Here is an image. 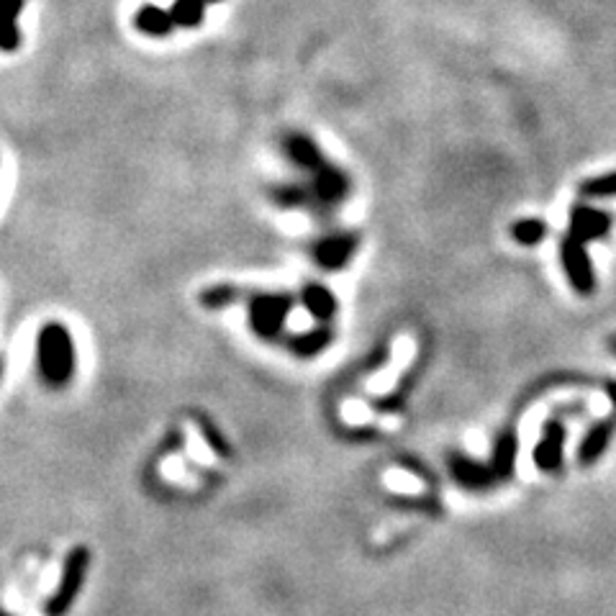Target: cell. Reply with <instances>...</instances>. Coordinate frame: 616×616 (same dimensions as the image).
<instances>
[{"mask_svg": "<svg viewBox=\"0 0 616 616\" xmlns=\"http://www.w3.org/2000/svg\"><path fill=\"white\" fill-rule=\"evenodd\" d=\"M75 339L62 321H47L36 334V365L49 385H65L75 375Z\"/></svg>", "mask_w": 616, "mask_h": 616, "instance_id": "1", "label": "cell"}, {"mask_svg": "<svg viewBox=\"0 0 616 616\" xmlns=\"http://www.w3.org/2000/svg\"><path fill=\"white\" fill-rule=\"evenodd\" d=\"M296 298L288 293H257L247 306L249 326L260 339H275L283 332L285 321L291 316Z\"/></svg>", "mask_w": 616, "mask_h": 616, "instance_id": "2", "label": "cell"}, {"mask_svg": "<svg viewBox=\"0 0 616 616\" xmlns=\"http://www.w3.org/2000/svg\"><path fill=\"white\" fill-rule=\"evenodd\" d=\"M560 260H563V270L568 275V283L573 285V291L578 296H591L596 291V273H593V262L588 257L586 244L568 234L560 244Z\"/></svg>", "mask_w": 616, "mask_h": 616, "instance_id": "3", "label": "cell"}, {"mask_svg": "<svg viewBox=\"0 0 616 616\" xmlns=\"http://www.w3.org/2000/svg\"><path fill=\"white\" fill-rule=\"evenodd\" d=\"M611 216L606 211L596 206H573L570 211V224H568V234L575 237L578 242L588 244V242H599V239H606L611 234Z\"/></svg>", "mask_w": 616, "mask_h": 616, "instance_id": "4", "label": "cell"}, {"mask_svg": "<svg viewBox=\"0 0 616 616\" xmlns=\"http://www.w3.org/2000/svg\"><path fill=\"white\" fill-rule=\"evenodd\" d=\"M357 244H360L357 234H344V231L342 234H329V237L316 242L314 260L326 273H337V270L350 265L357 252Z\"/></svg>", "mask_w": 616, "mask_h": 616, "instance_id": "5", "label": "cell"}, {"mask_svg": "<svg viewBox=\"0 0 616 616\" xmlns=\"http://www.w3.org/2000/svg\"><path fill=\"white\" fill-rule=\"evenodd\" d=\"M311 178H314L311 190H314V196L319 198L321 203L334 206V203H342L344 198H347V193H350V178H347L337 165H332V162H324Z\"/></svg>", "mask_w": 616, "mask_h": 616, "instance_id": "6", "label": "cell"}, {"mask_svg": "<svg viewBox=\"0 0 616 616\" xmlns=\"http://www.w3.org/2000/svg\"><path fill=\"white\" fill-rule=\"evenodd\" d=\"M283 149H285V157H288V160H291L298 170L311 172V175H314V172L326 162L324 154H321V149H319V144L308 137V134H298L296 131V134H291V137H285Z\"/></svg>", "mask_w": 616, "mask_h": 616, "instance_id": "7", "label": "cell"}, {"mask_svg": "<svg viewBox=\"0 0 616 616\" xmlns=\"http://www.w3.org/2000/svg\"><path fill=\"white\" fill-rule=\"evenodd\" d=\"M301 306L306 308L308 314L314 316L316 321H321V324H326V321H332L334 316H337V296H334L326 285L321 283H306L301 288Z\"/></svg>", "mask_w": 616, "mask_h": 616, "instance_id": "8", "label": "cell"}, {"mask_svg": "<svg viewBox=\"0 0 616 616\" xmlns=\"http://www.w3.org/2000/svg\"><path fill=\"white\" fill-rule=\"evenodd\" d=\"M26 0H0V18H3V31H0V49L3 52H16L21 47V31H18V18L24 13Z\"/></svg>", "mask_w": 616, "mask_h": 616, "instance_id": "9", "label": "cell"}, {"mask_svg": "<svg viewBox=\"0 0 616 616\" xmlns=\"http://www.w3.org/2000/svg\"><path fill=\"white\" fill-rule=\"evenodd\" d=\"M334 342V332L329 326H316V329H308V332L296 334V337L288 339V350L298 357H316Z\"/></svg>", "mask_w": 616, "mask_h": 616, "instance_id": "10", "label": "cell"}, {"mask_svg": "<svg viewBox=\"0 0 616 616\" xmlns=\"http://www.w3.org/2000/svg\"><path fill=\"white\" fill-rule=\"evenodd\" d=\"M134 26H137V31H142V34L160 39V36L170 34V31L175 29L178 24H175L172 13L165 11V8L142 6L137 11V16H134Z\"/></svg>", "mask_w": 616, "mask_h": 616, "instance_id": "11", "label": "cell"}, {"mask_svg": "<svg viewBox=\"0 0 616 616\" xmlns=\"http://www.w3.org/2000/svg\"><path fill=\"white\" fill-rule=\"evenodd\" d=\"M206 6V0H175L170 13L178 26H183V29H196V26L203 24Z\"/></svg>", "mask_w": 616, "mask_h": 616, "instance_id": "12", "label": "cell"}, {"mask_svg": "<svg viewBox=\"0 0 616 616\" xmlns=\"http://www.w3.org/2000/svg\"><path fill=\"white\" fill-rule=\"evenodd\" d=\"M511 237L522 247H537L547 237V221L542 219H519L511 224Z\"/></svg>", "mask_w": 616, "mask_h": 616, "instance_id": "13", "label": "cell"}, {"mask_svg": "<svg viewBox=\"0 0 616 616\" xmlns=\"http://www.w3.org/2000/svg\"><path fill=\"white\" fill-rule=\"evenodd\" d=\"M239 298V288L231 283H219V285H211V288H206V291L198 296V301H201V306L211 308V311H219V308H226L229 303H234Z\"/></svg>", "mask_w": 616, "mask_h": 616, "instance_id": "14", "label": "cell"}, {"mask_svg": "<svg viewBox=\"0 0 616 616\" xmlns=\"http://www.w3.org/2000/svg\"><path fill=\"white\" fill-rule=\"evenodd\" d=\"M581 196L586 198H614L616 196V170L599 175V178H588L581 183Z\"/></svg>", "mask_w": 616, "mask_h": 616, "instance_id": "15", "label": "cell"}, {"mask_svg": "<svg viewBox=\"0 0 616 616\" xmlns=\"http://www.w3.org/2000/svg\"><path fill=\"white\" fill-rule=\"evenodd\" d=\"M273 201L278 203L280 208H298L306 206L308 201V188L303 185L293 183V185H280V188L273 190Z\"/></svg>", "mask_w": 616, "mask_h": 616, "instance_id": "16", "label": "cell"}, {"mask_svg": "<svg viewBox=\"0 0 616 616\" xmlns=\"http://www.w3.org/2000/svg\"><path fill=\"white\" fill-rule=\"evenodd\" d=\"M606 437H609V424H599V427L593 429L586 442H583V460H593V457L599 455L601 447L606 445Z\"/></svg>", "mask_w": 616, "mask_h": 616, "instance_id": "17", "label": "cell"}, {"mask_svg": "<svg viewBox=\"0 0 616 616\" xmlns=\"http://www.w3.org/2000/svg\"><path fill=\"white\" fill-rule=\"evenodd\" d=\"M606 391H609L611 401H614V403H616V383H609V385H606Z\"/></svg>", "mask_w": 616, "mask_h": 616, "instance_id": "18", "label": "cell"}, {"mask_svg": "<svg viewBox=\"0 0 616 616\" xmlns=\"http://www.w3.org/2000/svg\"><path fill=\"white\" fill-rule=\"evenodd\" d=\"M609 347H611V352H614V355H616V337L609 339Z\"/></svg>", "mask_w": 616, "mask_h": 616, "instance_id": "19", "label": "cell"}, {"mask_svg": "<svg viewBox=\"0 0 616 616\" xmlns=\"http://www.w3.org/2000/svg\"><path fill=\"white\" fill-rule=\"evenodd\" d=\"M208 6H214V3H221V0H206Z\"/></svg>", "mask_w": 616, "mask_h": 616, "instance_id": "20", "label": "cell"}]
</instances>
